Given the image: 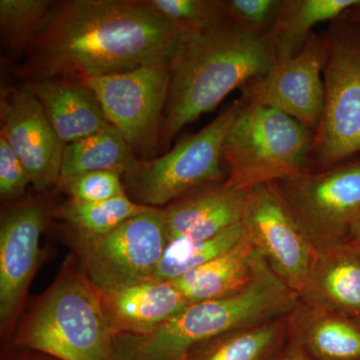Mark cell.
I'll return each mask as SVG.
<instances>
[{
  "instance_id": "4dcf8cb0",
  "label": "cell",
  "mask_w": 360,
  "mask_h": 360,
  "mask_svg": "<svg viewBox=\"0 0 360 360\" xmlns=\"http://www.w3.org/2000/svg\"><path fill=\"white\" fill-rule=\"evenodd\" d=\"M290 345L274 360H314L297 342L290 338Z\"/></svg>"
},
{
  "instance_id": "d6a6232c",
  "label": "cell",
  "mask_w": 360,
  "mask_h": 360,
  "mask_svg": "<svg viewBox=\"0 0 360 360\" xmlns=\"http://www.w3.org/2000/svg\"><path fill=\"white\" fill-rule=\"evenodd\" d=\"M354 239H355V240H359L360 243V217L359 220H357L356 224H355Z\"/></svg>"
},
{
  "instance_id": "e0dca14e",
  "label": "cell",
  "mask_w": 360,
  "mask_h": 360,
  "mask_svg": "<svg viewBox=\"0 0 360 360\" xmlns=\"http://www.w3.org/2000/svg\"><path fill=\"white\" fill-rule=\"evenodd\" d=\"M302 302L360 321V243L319 251L300 292Z\"/></svg>"
},
{
  "instance_id": "83f0119b",
  "label": "cell",
  "mask_w": 360,
  "mask_h": 360,
  "mask_svg": "<svg viewBox=\"0 0 360 360\" xmlns=\"http://www.w3.org/2000/svg\"><path fill=\"white\" fill-rule=\"evenodd\" d=\"M120 170H99L75 175L60 180L59 191L68 194L70 200L80 202H99L113 200L127 194Z\"/></svg>"
},
{
  "instance_id": "4fadbf2b",
  "label": "cell",
  "mask_w": 360,
  "mask_h": 360,
  "mask_svg": "<svg viewBox=\"0 0 360 360\" xmlns=\"http://www.w3.org/2000/svg\"><path fill=\"white\" fill-rule=\"evenodd\" d=\"M46 208L32 198L13 203L2 213L0 225V324L2 333L20 317L28 288L39 269L40 236L46 224Z\"/></svg>"
},
{
  "instance_id": "2e32d148",
  "label": "cell",
  "mask_w": 360,
  "mask_h": 360,
  "mask_svg": "<svg viewBox=\"0 0 360 360\" xmlns=\"http://www.w3.org/2000/svg\"><path fill=\"white\" fill-rule=\"evenodd\" d=\"M98 292L113 335L150 333L189 305L174 283L155 278Z\"/></svg>"
},
{
  "instance_id": "1f68e13d",
  "label": "cell",
  "mask_w": 360,
  "mask_h": 360,
  "mask_svg": "<svg viewBox=\"0 0 360 360\" xmlns=\"http://www.w3.org/2000/svg\"><path fill=\"white\" fill-rule=\"evenodd\" d=\"M343 16L360 33V4L349 9L347 13L343 14Z\"/></svg>"
},
{
  "instance_id": "7402d4cb",
  "label": "cell",
  "mask_w": 360,
  "mask_h": 360,
  "mask_svg": "<svg viewBox=\"0 0 360 360\" xmlns=\"http://www.w3.org/2000/svg\"><path fill=\"white\" fill-rule=\"evenodd\" d=\"M139 163L127 139L110 124L65 146L59 181L99 170H120L125 175L134 172Z\"/></svg>"
},
{
  "instance_id": "f546056e",
  "label": "cell",
  "mask_w": 360,
  "mask_h": 360,
  "mask_svg": "<svg viewBox=\"0 0 360 360\" xmlns=\"http://www.w3.org/2000/svg\"><path fill=\"white\" fill-rule=\"evenodd\" d=\"M32 184L27 170L6 137L0 134V198L6 202L23 200L27 186Z\"/></svg>"
},
{
  "instance_id": "8992f818",
  "label": "cell",
  "mask_w": 360,
  "mask_h": 360,
  "mask_svg": "<svg viewBox=\"0 0 360 360\" xmlns=\"http://www.w3.org/2000/svg\"><path fill=\"white\" fill-rule=\"evenodd\" d=\"M326 34L323 108L310 153L314 170L338 167L360 153V33L342 15Z\"/></svg>"
},
{
  "instance_id": "4316f807",
  "label": "cell",
  "mask_w": 360,
  "mask_h": 360,
  "mask_svg": "<svg viewBox=\"0 0 360 360\" xmlns=\"http://www.w3.org/2000/svg\"><path fill=\"white\" fill-rule=\"evenodd\" d=\"M146 6L179 32H200L231 20L224 0H144Z\"/></svg>"
},
{
  "instance_id": "ba28073f",
  "label": "cell",
  "mask_w": 360,
  "mask_h": 360,
  "mask_svg": "<svg viewBox=\"0 0 360 360\" xmlns=\"http://www.w3.org/2000/svg\"><path fill=\"white\" fill-rule=\"evenodd\" d=\"M274 186L316 252L354 239L360 217V160L305 169Z\"/></svg>"
},
{
  "instance_id": "ac0fdd59",
  "label": "cell",
  "mask_w": 360,
  "mask_h": 360,
  "mask_svg": "<svg viewBox=\"0 0 360 360\" xmlns=\"http://www.w3.org/2000/svg\"><path fill=\"white\" fill-rule=\"evenodd\" d=\"M65 146L110 125L94 90L84 80L51 78L26 82Z\"/></svg>"
},
{
  "instance_id": "f1b7e54d",
  "label": "cell",
  "mask_w": 360,
  "mask_h": 360,
  "mask_svg": "<svg viewBox=\"0 0 360 360\" xmlns=\"http://www.w3.org/2000/svg\"><path fill=\"white\" fill-rule=\"evenodd\" d=\"M283 0H224L231 20L265 37L274 25Z\"/></svg>"
},
{
  "instance_id": "52a82bcc",
  "label": "cell",
  "mask_w": 360,
  "mask_h": 360,
  "mask_svg": "<svg viewBox=\"0 0 360 360\" xmlns=\"http://www.w3.org/2000/svg\"><path fill=\"white\" fill-rule=\"evenodd\" d=\"M238 110V101L165 155L141 161L134 172L123 176L127 195L139 205L167 207L200 187L225 181L222 146Z\"/></svg>"
},
{
  "instance_id": "8fae6325",
  "label": "cell",
  "mask_w": 360,
  "mask_h": 360,
  "mask_svg": "<svg viewBox=\"0 0 360 360\" xmlns=\"http://www.w3.org/2000/svg\"><path fill=\"white\" fill-rule=\"evenodd\" d=\"M328 46L326 34L314 32L300 53L276 61L266 73L241 87L239 101L279 111L315 132L323 108Z\"/></svg>"
},
{
  "instance_id": "484cf974",
  "label": "cell",
  "mask_w": 360,
  "mask_h": 360,
  "mask_svg": "<svg viewBox=\"0 0 360 360\" xmlns=\"http://www.w3.org/2000/svg\"><path fill=\"white\" fill-rule=\"evenodd\" d=\"M56 1L0 0L2 44L13 56H25L44 30Z\"/></svg>"
},
{
  "instance_id": "603a6c76",
  "label": "cell",
  "mask_w": 360,
  "mask_h": 360,
  "mask_svg": "<svg viewBox=\"0 0 360 360\" xmlns=\"http://www.w3.org/2000/svg\"><path fill=\"white\" fill-rule=\"evenodd\" d=\"M290 338V315L206 341L186 360H264Z\"/></svg>"
},
{
  "instance_id": "277c9868",
  "label": "cell",
  "mask_w": 360,
  "mask_h": 360,
  "mask_svg": "<svg viewBox=\"0 0 360 360\" xmlns=\"http://www.w3.org/2000/svg\"><path fill=\"white\" fill-rule=\"evenodd\" d=\"M112 341L98 290L73 255L14 336L18 347L58 360H115Z\"/></svg>"
},
{
  "instance_id": "9c48e42d",
  "label": "cell",
  "mask_w": 360,
  "mask_h": 360,
  "mask_svg": "<svg viewBox=\"0 0 360 360\" xmlns=\"http://www.w3.org/2000/svg\"><path fill=\"white\" fill-rule=\"evenodd\" d=\"M65 229L73 255L98 291L153 278L167 245L163 208L149 207L101 236Z\"/></svg>"
},
{
  "instance_id": "5b68a950",
  "label": "cell",
  "mask_w": 360,
  "mask_h": 360,
  "mask_svg": "<svg viewBox=\"0 0 360 360\" xmlns=\"http://www.w3.org/2000/svg\"><path fill=\"white\" fill-rule=\"evenodd\" d=\"M238 103L222 146L227 186L248 191L310 169L311 129L279 111Z\"/></svg>"
},
{
  "instance_id": "7c38bea8",
  "label": "cell",
  "mask_w": 360,
  "mask_h": 360,
  "mask_svg": "<svg viewBox=\"0 0 360 360\" xmlns=\"http://www.w3.org/2000/svg\"><path fill=\"white\" fill-rule=\"evenodd\" d=\"M243 231L272 271L300 295L316 251L300 231L274 184L245 191Z\"/></svg>"
},
{
  "instance_id": "836d02e7",
  "label": "cell",
  "mask_w": 360,
  "mask_h": 360,
  "mask_svg": "<svg viewBox=\"0 0 360 360\" xmlns=\"http://www.w3.org/2000/svg\"><path fill=\"white\" fill-rule=\"evenodd\" d=\"M47 356V355H46ZM39 360H58V359H53V357H51V356H47V359H40Z\"/></svg>"
},
{
  "instance_id": "5bb4252c",
  "label": "cell",
  "mask_w": 360,
  "mask_h": 360,
  "mask_svg": "<svg viewBox=\"0 0 360 360\" xmlns=\"http://www.w3.org/2000/svg\"><path fill=\"white\" fill-rule=\"evenodd\" d=\"M1 92L0 134L25 165L37 191L58 186L65 146L39 99L25 85L20 89L8 87Z\"/></svg>"
},
{
  "instance_id": "d4e9b609",
  "label": "cell",
  "mask_w": 360,
  "mask_h": 360,
  "mask_svg": "<svg viewBox=\"0 0 360 360\" xmlns=\"http://www.w3.org/2000/svg\"><path fill=\"white\" fill-rule=\"evenodd\" d=\"M139 205L127 194L99 202L66 200L54 208L52 214L63 220L71 231L89 236H101L112 231L136 215L148 210Z\"/></svg>"
},
{
  "instance_id": "d6986e66",
  "label": "cell",
  "mask_w": 360,
  "mask_h": 360,
  "mask_svg": "<svg viewBox=\"0 0 360 360\" xmlns=\"http://www.w3.org/2000/svg\"><path fill=\"white\" fill-rule=\"evenodd\" d=\"M290 338L314 360H360V321L298 300Z\"/></svg>"
},
{
  "instance_id": "30bf717a",
  "label": "cell",
  "mask_w": 360,
  "mask_h": 360,
  "mask_svg": "<svg viewBox=\"0 0 360 360\" xmlns=\"http://www.w3.org/2000/svg\"><path fill=\"white\" fill-rule=\"evenodd\" d=\"M104 115L120 130L141 161L153 160L160 148L170 86L169 60L84 79Z\"/></svg>"
},
{
  "instance_id": "6da1fadb",
  "label": "cell",
  "mask_w": 360,
  "mask_h": 360,
  "mask_svg": "<svg viewBox=\"0 0 360 360\" xmlns=\"http://www.w3.org/2000/svg\"><path fill=\"white\" fill-rule=\"evenodd\" d=\"M179 39L144 0H61L16 75L30 82L127 72L169 60Z\"/></svg>"
},
{
  "instance_id": "ffe728a7",
  "label": "cell",
  "mask_w": 360,
  "mask_h": 360,
  "mask_svg": "<svg viewBox=\"0 0 360 360\" xmlns=\"http://www.w3.org/2000/svg\"><path fill=\"white\" fill-rule=\"evenodd\" d=\"M257 250L243 231L236 245L172 283L188 304L234 295L250 283Z\"/></svg>"
},
{
  "instance_id": "7a4b0ae2",
  "label": "cell",
  "mask_w": 360,
  "mask_h": 360,
  "mask_svg": "<svg viewBox=\"0 0 360 360\" xmlns=\"http://www.w3.org/2000/svg\"><path fill=\"white\" fill-rule=\"evenodd\" d=\"M274 63L264 35L232 20L180 35L169 58L160 148H169L184 127L214 110L233 90L262 77Z\"/></svg>"
},
{
  "instance_id": "44dd1931",
  "label": "cell",
  "mask_w": 360,
  "mask_h": 360,
  "mask_svg": "<svg viewBox=\"0 0 360 360\" xmlns=\"http://www.w3.org/2000/svg\"><path fill=\"white\" fill-rule=\"evenodd\" d=\"M359 4L360 0H283L274 25L265 34L276 61L300 53L315 26L333 22Z\"/></svg>"
},
{
  "instance_id": "3957f363",
  "label": "cell",
  "mask_w": 360,
  "mask_h": 360,
  "mask_svg": "<svg viewBox=\"0 0 360 360\" xmlns=\"http://www.w3.org/2000/svg\"><path fill=\"white\" fill-rule=\"evenodd\" d=\"M298 300V293L257 252L252 276L243 290L219 300L189 304L150 333L113 335V359L186 360L206 341L288 316Z\"/></svg>"
},
{
  "instance_id": "9a60e30c",
  "label": "cell",
  "mask_w": 360,
  "mask_h": 360,
  "mask_svg": "<svg viewBox=\"0 0 360 360\" xmlns=\"http://www.w3.org/2000/svg\"><path fill=\"white\" fill-rule=\"evenodd\" d=\"M245 191L224 181L207 184L163 208L168 241L208 239L241 224Z\"/></svg>"
},
{
  "instance_id": "cb8c5ba5",
  "label": "cell",
  "mask_w": 360,
  "mask_h": 360,
  "mask_svg": "<svg viewBox=\"0 0 360 360\" xmlns=\"http://www.w3.org/2000/svg\"><path fill=\"white\" fill-rule=\"evenodd\" d=\"M243 236V224H239L212 238L168 241L153 278L172 283L229 250Z\"/></svg>"
}]
</instances>
